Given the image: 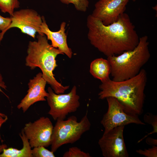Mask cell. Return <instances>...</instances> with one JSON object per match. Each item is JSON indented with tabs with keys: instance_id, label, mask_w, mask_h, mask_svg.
I'll use <instances>...</instances> for the list:
<instances>
[{
	"instance_id": "cell-2",
	"label": "cell",
	"mask_w": 157,
	"mask_h": 157,
	"mask_svg": "<svg viewBox=\"0 0 157 157\" xmlns=\"http://www.w3.org/2000/svg\"><path fill=\"white\" fill-rule=\"evenodd\" d=\"M147 81V72L143 69L135 76L124 81H115L110 78L99 85V98L114 97L121 104L126 113L139 115L143 112Z\"/></svg>"
},
{
	"instance_id": "cell-4",
	"label": "cell",
	"mask_w": 157,
	"mask_h": 157,
	"mask_svg": "<svg viewBox=\"0 0 157 157\" xmlns=\"http://www.w3.org/2000/svg\"><path fill=\"white\" fill-rule=\"evenodd\" d=\"M148 40L147 36H142L139 38L138 44L133 49L107 57L113 81H124L138 74L150 58Z\"/></svg>"
},
{
	"instance_id": "cell-24",
	"label": "cell",
	"mask_w": 157,
	"mask_h": 157,
	"mask_svg": "<svg viewBox=\"0 0 157 157\" xmlns=\"http://www.w3.org/2000/svg\"><path fill=\"white\" fill-rule=\"evenodd\" d=\"M146 142L148 144L153 146H157V140L151 137H146Z\"/></svg>"
},
{
	"instance_id": "cell-19",
	"label": "cell",
	"mask_w": 157,
	"mask_h": 157,
	"mask_svg": "<svg viewBox=\"0 0 157 157\" xmlns=\"http://www.w3.org/2000/svg\"><path fill=\"white\" fill-rule=\"evenodd\" d=\"M32 149L33 157H55L54 152L49 151L43 146L33 147Z\"/></svg>"
},
{
	"instance_id": "cell-8",
	"label": "cell",
	"mask_w": 157,
	"mask_h": 157,
	"mask_svg": "<svg viewBox=\"0 0 157 157\" xmlns=\"http://www.w3.org/2000/svg\"><path fill=\"white\" fill-rule=\"evenodd\" d=\"M108 104L107 112L103 115L101 123L106 133L116 127L131 124L145 125L138 115L126 113L120 102L113 97L106 98Z\"/></svg>"
},
{
	"instance_id": "cell-21",
	"label": "cell",
	"mask_w": 157,
	"mask_h": 157,
	"mask_svg": "<svg viewBox=\"0 0 157 157\" xmlns=\"http://www.w3.org/2000/svg\"><path fill=\"white\" fill-rule=\"evenodd\" d=\"M136 152L146 157H157V147L153 146L151 148L147 149H144L143 150L139 149L136 150Z\"/></svg>"
},
{
	"instance_id": "cell-20",
	"label": "cell",
	"mask_w": 157,
	"mask_h": 157,
	"mask_svg": "<svg viewBox=\"0 0 157 157\" xmlns=\"http://www.w3.org/2000/svg\"><path fill=\"white\" fill-rule=\"evenodd\" d=\"M63 157H91L90 154L84 152L77 147L70 148L63 155Z\"/></svg>"
},
{
	"instance_id": "cell-11",
	"label": "cell",
	"mask_w": 157,
	"mask_h": 157,
	"mask_svg": "<svg viewBox=\"0 0 157 157\" xmlns=\"http://www.w3.org/2000/svg\"><path fill=\"white\" fill-rule=\"evenodd\" d=\"M129 0H99L91 15L105 25L116 21L124 13Z\"/></svg>"
},
{
	"instance_id": "cell-7",
	"label": "cell",
	"mask_w": 157,
	"mask_h": 157,
	"mask_svg": "<svg viewBox=\"0 0 157 157\" xmlns=\"http://www.w3.org/2000/svg\"><path fill=\"white\" fill-rule=\"evenodd\" d=\"M10 17L11 20L10 24L0 33V44L5 33L13 28H18L22 33L33 38H35L37 33L44 35L41 32L42 16L35 10L29 8L22 9L14 11Z\"/></svg>"
},
{
	"instance_id": "cell-17",
	"label": "cell",
	"mask_w": 157,
	"mask_h": 157,
	"mask_svg": "<svg viewBox=\"0 0 157 157\" xmlns=\"http://www.w3.org/2000/svg\"><path fill=\"white\" fill-rule=\"evenodd\" d=\"M143 119L145 123L152 126L153 130L151 132L148 133L147 135L138 141V143L141 142L149 135L157 133V115H154L151 113H147L144 115Z\"/></svg>"
},
{
	"instance_id": "cell-14",
	"label": "cell",
	"mask_w": 157,
	"mask_h": 157,
	"mask_svg": "<svg viewBox=\"0 0 157 157\" xmlns=\"http://www.w3.org/2000/svg\"><path fill=\"white\" fill-rule=\"evenodd\" d=\"M90 72L95 78L101 82L110 78L111 66L109 61L102 58L95 59L90 65Z\"/></svg>"
},
{
	"instance_id": "cell-3",
	"label": "cell",
	"mask_w": 157,
	"mask_h": 157,
	"mask_svg": "<svg viewBox=\"0 0 157 157\" xmlns=\"http://www.w3.org/2000/svg\"><path fill=\"white\" fill-rule=\"evenodd\" d=\"M36 37V41L29 42L26 65L31 69L37 67L40 68L43 77L51 85L54 92L57 94L63 93L69 86H64L58 82L54 77L53 72L58 66L56 56L64 54L49 43L45 35L38 34Z\"/></svg>"
},
{
	"instance_id": "cell-25",
	"label": "cell",
	"mask_w": 157,
	"mask_h": 157,
	"mask_svg": "<svg viewBox=\"0 0 157 157\" xmlns=\"http://www.w3.org/2000/svg\"><path fill=\"white\" fill-rule=\"evenodd\" d=\"M8 119L7 116L4 117L0 114V129L2 124L6 121Z\"/></svg>"
},
{
	"instance_id": "cell-12",
	"label": "cell",
	"mask_w": 157,
	"mask_h": 157,
	"mask_svg": "<svg viewBox=\"0 0 157 157\" xmlns=\"http://www.w3.org/2000/svg\"><path fill=\"white\" fill-rule=\"evenodd\" d=\"M47 83L42 77V73L39 72L28 83V89L27 93L17 106L18 109H22L25 113L31 106L39 101L46 100L45 97H48L49 93L45 90Z\"/></svg>"
},
{
	"instance_id": "cell-16",
	"label": "cell",
	"mask_w": 157,
	"mask_h": 157,
	"mask_svg": "<svg viewBox=\"0 0 157 157\" xmlns=\"http://www.w3.org/2000/svg\"><path fill=\"white\" fill-rule=\"evenodd\" d=\"M19 4L18 0H0V9L2 12L8 13L11 16L15 9L19 7Z\"/></svg>"
},
{
	"instance_id": "cell-27",
	"label": "cell",
	"mask_w": 157,
	"mask_h": 157,
	"mask_svg": "<svg viewBox=\"0 0 157 157\" xmlns=\"http://www.w3.org/2000/svg\"><path fill=\"white\" fill-rule=\"evenodd\" d=\"M133 1H135L136 0H132Z\"/></svg>"
},
{
	"instance_id": "cell-15",
	"label": "cell",
	"mask_w": 157,
	"mask_h": 157,
	"mask_svg": "<svg viewBox=\"0 0 157 157\" xmlns=\"http://www.w3.org/2000/svg\"><path fill=\"white\" fill-rule=\"evenodd\" d=\"M19 136L22 142V148L20 149L12 147L4 149L1 154H0V157H33L31 147L23 129Z\"/></svg>"
},
{
	"instance_id": "cell-23",
	"label": "cell",
	"mask_w": 157,
	"mask_h": 157,
	"mask_svg": "<svg viewBox=\"0 0 157 157\" xmlns=\"http://www.w3.org/2000/svg\"><path fill=\"white\" fill-rule=\"evenodd\" d=\"M3 88L5 90H6L7 87L5 85V83L3 80V78L0 72V92L4 94L5 95L6 94L2 91L1 88ZM0 114L2 115L5 117L6 115L0 112Z\"/></svg>"
},
{
	"instance_id": "cell-6",
	"label": "cell",
	"mask_w": 157,
	"mask_h": 157,
	"mask_svg": "<svg viewBox=\"0 0 157 157\" xmlns=\"http://www.w3.org/2000/svg\"><path fill=\"white\" fill-rule=\"evenodd\" d=\"M47 90V101L50 108L48 114L54 120L65 119L69 113L76 112L79 107L80 97L77 94L76 86L66 94H57L50 87Z\"/></svg>"
},
{
	"instance_id": "cell-18",
	"label": "cell",
	"mask_w": 157,
	"mask_h": 157,
	"mask_svg": "<svg viewBox=\"0 0 157 157\" xmlns=\"http://www.w3.org/2000/svg\"><path fill=\"white\" fill-rule=\"evenodd\" d=\"M63 3L68 5L72 4L77 11L85 12L89 5L88 0H60Z\"/></svg>"
},
{
	"instance_id": "cell-26",
	"label": "cell",
	"mask_w": 157,
	"mask_h": 157,
	"mask_svg": "<svg viewBox=\"0 0 157 157\" xmlns=\"http://www.w3.org/2000/svg\"><path fill=\"white\" fill-rule=\"evenodd\" d=\"M7 148V145L5 144L0 145V154L2 152L4 149Z\"/></svg>"
},
{
	"instance_id": "cell-13",
	"label": "cell",
	"mask_w": 157,
	"mask_h": 157,
	"mask_svg": "<svg viewBox=\"0 0 157 157\" xmlns=\"http://www.w3.org/2000/svg\"><path fill=\"white\" fill-rule=\"evenodd\" d=\"M42 22L41 26L42 33L45 35L48 40H51L52 47L58 49L69 58H71L73 52L67 43V35L65 33L66 23L62 22L59 30L53 31L49 29L44 16H42Z\"/></svg>"
},
{
	"instance_id": "cell-5",
	"label": "cell",
	"mask_w": 157,
	"mask_h": 157,
	"mask_svg": "<svg viewBox=\"0 0 157 157\" xmlns=\"http://www.w3.org/2000/svg\"><path fill=\"white\" fill-rule=\"evenodd\" d=\"M53 126L51 138V151L54 153L62 145L73 143L89 131L91 124L88 117V111L78 122L77 117L71 116L66 120L58 119Z\"/></svg>"
},
{
	"instance_id": "cell-9",
	"label": "cell",
	"mask_w": 157,
	"mask_h": 157,
	"mask_svg": "<svg viewBox=\"0 0 157 157\" xmlns=\"http://www.w3.org/2000/svg\"><path fill=\"white\" fill-rule=\"evenodd\" d=\"M53 126L49 118L42 117L26 123L23 129L31 148L51 145Z\"/></svg>"
},
{
	"instance_id": "cell-1",
	"label": "cell",
	"mask_w": 157,
	"mask_h": 157,
	"mask_svg": "<svg viewBox=\"0 0 157 157\" xmlns=\"http://www.w3.org/2000/svg\"><path fill=\"white\" fill-rule=\"evenodd\" d=\"M87 26L90 44L107 57L132 50L139 42L135 27L126 13L108 25L104 24L90 14L87 17Z\"/></svg>"
},
{
	"instance_id": "cell-22",
	"label": "cell",
	"mask_w": 157,
	"mask_h": 157,
	"mask_svg": "<svg viewBox=\"0 0 157 157\" xmlns=\"http://www.w3.org/2000/svg\"><path fill=\"white\" fill-rule=\"evenodd\" d=\"M11 22L10 17H5L0 15V31H4L9 25Z\"/></svg>"
},
{
	"instance_id": "cell-10",
	"label": "cell",
	"mask_w": 157,
	"mask_h": 157,
	"mask_svg": "<svg viewBox=\"0 0 157 157\" xmlns=\"http://www.w3.org/2000/svg\"><path fill=\"white\" fill-rule=\"evenodd\" d=\"M124 126L114 128L104 133L98 144L104 157H128L129 154L124 142Z\"/></svg>"
}]
</instances>
